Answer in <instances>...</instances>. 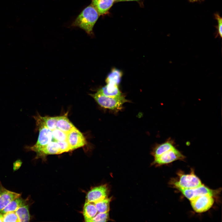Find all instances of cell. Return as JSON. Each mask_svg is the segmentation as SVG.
Segmentation results:
<instances>
[{
    "instance_id": "obj_17",
    "label": "cell",
    "mask_w": 222,
    "mask_h": 222,
    "mask_svg": "<svg viewBox=\"0 0 222 222\" xmlns=\"http://www.w3.org/2000/svg\"><path fill=\"white\" fill-rule=\"evenodd\" d=\"M27 199H24L20 196L11 201L1 212L3 214L9 212H15L21 207L27 204Z\"/></svg>"
},
{
    "instance_id": "obj_5",
    "label": "cell",
    "mask_w": 222,
    "mask_h": 222,
    "mask_svg": "<svg viewBox=\"0 0 222 222\" xmlns=\"http://www.w3.org/2000/svg\"><path fill=\"white\" fill-rule=\"evenodd\" d=\"M178 189L190 201L197 197L203 195H208L213 196L218 192L217 191L211 189L203 184L193 188Z\"/></svg>"
},
{
    "instance_id": "obj_24",
    "label": "cell",
    "mask_w": 222,
    "mask_h": 222,
    "mask_svg": "<svg viewBox=\"0 0 222 222\" xmlns=\"http://www.w3.org/2000/svg\"><path fill=\"white\" fill-rule=\"evenodd\" d=\"M109 213H100L97 214L90 222H106L109 220Z\"/></svg>"
},
{
    "instance_id": "obj_13",
    "label": "cell",
    "mask_w": 222,
    "mask_h": 222,
    "mask_svg": "<svg viewBox=\"0 0 222 222\" xmlns=\"http://www.w3.org/2000/svg\"><path fill=\"white\" fill-rule=\"evenodd\" d=\"M34 118L36 120V125H44L51 131L57 128L56 123L57 116L42 117L39 115L34 117Z\"/></svg>"
},
{
    "instance_id": "obj_8",
    "label": "cell",
    "mask_w": 222,
    "mask_h": 222,
    "mask_svg": "<svg viewBox=\"0 0 222 222\" xmlns=\"http://www.w3.org/2000/svg\"><path fill=\"white\" fill-rule=\"evenodd\" d=\"M67 141L72 150L84 146L87 143L83 134L76 127L67 133Z\"/></svg>"
},
{
    "instance_id": "obj_7",
    "label": "cell",
    "mask_w": 222,
    "mask_h": 222,
    "mask_svg": "<svg viewBox=\"0 0 222 222\" xmlns=\"http://www.w3.org/2000/svg\"><path fill=\"white\" fill-rule=\"evenodd\" d=\"M184 156L175 147L165 152L159 156L154 158L153 163L161 165L168 164L179 160H182Z\"/></svg>"
},
{
    "instance_id": "obj_6",
    "label": "cell",
    "mask_w": 222,
    "mask_h": 222,
    "mask_svg": "<svg viewBox=\"0 0 222 222\" xmlns=\"http://www.w3.org/2000/svg\"><path fill=\"white\" fill-rule=\"evenodd\" d=\"M190 201L193 209L197 213L207 211L212 207L214 202L213 196L208 195L197 197Z\"/></svg>"
},
{
    "instance_id": "obj_3",
    "label": "cell",
    "mask_w": 222,
    "mask_h": 222,
    "mask_svg": "<svg viewBox=\"0 0 222 222\" xmlns=\"http://www.w3.org/2000/svg\"><path fill=\"white\" fill-rule=\"evenodd\" d=\"M36 125L39 132L37 141L33 146L27 147L28 150L35 152L46 145L51 141L53 139L51 130L44 125Z\"/></svg>"
},
{
    "instance_id": "obj_9",
    "label": "cell",
    "mask_w": 222,
    "mask_h": 222,
    "mask_svg": "<svg viewBox=\"0 0 222 222\" xmlns=\"http://www.w3.org/2000/svg\"><path fill=\"white\" fill-rule=\"evenodd\" d=\"M108 191L106 185L94 187L87 194L86 202L94 203L106 198L107 197Z\"/></svg>"
},
{
    "instance_id": "obj_19",
    "label": "cell",
    "mask_w": 222,
    "mask_h": 222,
    "mask_svg": "<svg viewBox=\"0 0 222 222\" xmlns=\"http://www.w3.org/2000/svg\"><path fill=\"white\" fill-rule=\"evenodd\" d=\"M29 208L28 205L27 204L20 207L15 211L19 222L29 221L30 216Z\"/></svg>"
},
{
    "instance_id": "obj_14",
    "label": "cell",
    "mask_w": 222,
    "mask_h": 222,
    "mask_svg": "<svg viewBox=\"0 0 222 222\" xmlns=\"http://www.w3.org/2000/svg\"><path fill=\"white\" fill-rule=\"evenodd\" d=\"M174 141L171 138L165 142L158 144L154 148L152 152L154 158L160 155L165 152L175 147Z\"/></svg>"
},
{
    "instance_id": "obj_2",
    "label": "cell",
    "mask_w": 222,
    "mask_h": 222,
    "mask_svg": "<svg viewBox=\"0 0 222 222\" xmlns=\"http://www.w3.org/2000/svg\"><path fill=\"white\" fill-rule=\"evenodd\" d=\"M89 95L102 107L115 111L121 110L123 104L129 102L123 95L118 97H109L103 95L98 91Z\"/></svg>"
},
{
    "instance_id": "obj_11",
    "label": "cell",
    "mask_w": 222,
    "mask_h": 222,
    "mask_svg": "<svg viewBox=\"0 0 222 222\" xmlns=\"http://www.w3.org/2000/svg\"><path fill=\"white\" fill-rule=\"evenodd\" d=\"M35 152L36 153V158H43L48 155L61 154L59 144L56 141H51Z\"/></svg>"
},
{
    "instance_id": "obj_18",
    "label": "cell",
    "mask_w": 222,
    "mask_h": 222,
    "mask_svg": "<svg viewBox=\"0 0 222 222\" xmlns=\"http://www.w3.org/2000/svg\"><path fill=\"white\" fill-rule=\"evenodd\" d=\"M97 212V210L94 203L85 202L83 211L85 221L90 222Z\"/></svg>"
},
{
    "instance_id": "obj_27",
    "label": "cell",
    "mask_w": 222,
    "mask_h": 222,
    "mask_svg": "<svg viewBox=\"0 0 222 222\" xmlns=\"http://www.w3.org/2000/svg\"><path fill=\"white\" fill-rule=\"evenodd\" d=\"M140 0H118L117 2H127V1H137L138 2Z\"/></svg>"
},
{
    "instance_id": "obj_4",
    "label": "cell",
    "mask_w": 222,
    "mask_h": 222,
    "mask_svg": "<svg viewBox=\"0 0 222 222\" xmlns=\"http://www.w3.org/2000/svg\"><path fill=\"white\" fill-rule=\"evenodd\" d=\"M179 175V180L174 183V185L177 189L193 188L203 184L199 178L193 172L189 174Z\"/></svg>"
},
{
    "instance_id": "obj_25",
    "label": "cell",
    "mask_w": 222,
    "mask_h": 222,
    "mask_svg": "<svg viewBox=\"0 0 222 222\" xmlns=\"http://www.w3.org/2000/svg\"><path fill=\"white\" fill-rule=\"evenodd\" d=\"M57 142L59 146L61 154L72 150L67 140L58 141Z\"/></svg>"
},
{
    "instance_id": "obj_22",
    "label": "cell",
    "mask_w": 222,
    "mask_h": 222,
    "mask_svg": "<svg viewBox=\"0 0 222 222\" xmlns=\"http://www.w3.org/2000/svg\"><path fill=\"white\" fill-rule=\"evenodd\" d=\"M51 131L53 138L55 141L58 142L67 140V133L57 128Z\"/></svg>"
},
{
    "instance_id": "obj_30",
    "label": "cell",
    "mask_w": 222,
    "mask_h": 222,
    "mask_svg": "<svg viewBox=\"0 0 222 222\" xmlns=\"http://www.w3.org/2000/svg\"><path fill=\"white\" fill-rule=\"evenodd\" d=\"M118 0H114L115 2H117Z\"/></svg>"
},
{
    "instance_id": "obj_23",
    "label": "cell",
    "mask_w": 222,
    "mask_h": 222,
    "mask_svg": "<svg viewBox=\"0 0 222 222\" xmlns=\"http://www.w3.org/2000/svg\"><path fill=\"white\" fill-rule=\"evenodd\" d=\"M3 222H19L15 212H9L3 214Z\"/></svg>"
},
{
    "instance_id": "obj_20",
    "label": "cell",
    "mask_w": 222,
    "mask_h": 222,
    "mask_svg": "<svg viewBox=\"0 0 222 222\" xmlns=\"http://www.w3.org/2000/svg\"><path fill=\"white\" fill-rule=\"evenodd\" d=\"M122 74V72L119 70L113 69L106 78V83L113 84L118 85L121 81Z\"/></svg>"
},
{
    "instance_id": "obj_16",
    "label": "cell",
    "mask_w": 222,
    "mask_h": 222,
    "mask_svg": "<svg viewBox=\"0 0 222 222\" xmlns=\"http://www.w3.org/2000/svg\"><path fill=\"white\" fill-rule=\"evenodd\" d=\"M56 125L57 128L67 133L75 127L67 115L57 116Z\"/></svg>"
},
{
    "instance_id": "obj_26",
    "label": "cell",
    "mask_w": 222,
    "mask_h": 222,
    "mask_svg": "<svg viewBox=\"0 0 222 222\" xmlns=\"http://www.w3.org/2000/svg\"><path fill=\"white\" fill-rule=\"evenodd\" d=\"M215 17L218 22V33L220 36L221 38L222 36V20L221 17L218 14H216Z\"/></svg>"
},
{
    "instance_id": "obj_10",
    "label": "cell",
    "mask_w": 222,
    "mask_h": 222,
    "mask_svg": "<svg viewBox=\"0 0 222 222\" xmlns=\"http://www.w3.org/2000/svg\"><path fill=\"white\" fill-rule=\"evenodd\" d=\"M21 196V194L8 190L0 182V212L12 200Z\"/></svg>"
},
{
    "instance_id": "obj_29",
    "label": "cell",
    "mask_w": 222,
    "mask_h": 222,
    "mask_svg": "<svg viewBox=\"0 0 222 222\" xmlns=\"http://www.w3.org/2000/svg\"><path fill=\"white\" fill-rule=\"evenodd\" d=\"M191 0V1H192V2H194V1H198V0Z\"/></svg>"
},
{
    "instance_id": "obj_1",
    "label": "cell",
    "mask_w": 222,
    "mask_h": 222,
    "mask_svg": "<svg viewBox=\"0 0 222 222\" xmlns=\"http://www.w3.org/2000/svg\"><path fill=\"white\" fill-rule=\"evenodd\" d=\"M99 15L96 9L91 4L90 5L83 10L72 26L78 27L88 35H92L93 28Z\"/></svg>"
},
{
    "instance_id": "obj_12",
    "label": "cell",
    "mask_w": 222,
    "mask_h": 222,
    "mask_svg": "<svg viewBox=\"0 0 222 222\" xmlns=\"http://www.w3.org/2000/svg\"><path fill=\"white\" fill-rule=\"evenodd\" d=\"M115 2L114 0H91V5L99 15L107 14Z\"/></svg>"
},
{
    "instance_id": "obj_15",
    "label": "cell",
    "mask_w": 222,
    "mask_h": 222,
    "mask_svg": "<svg viewBox=\"0 0 222 222\" xmlns=\"http://www.w3.org/2000/svg\"><path fill=\"white\" fill-rule=\"evenodd\" d=\"M98 91L105 96L109 97H118L123 95L118 85L114 84L108 83Z\"/></svg>"
},
{
    "instance_id": "obj_21",
    "label": "cell",
    "mask_w": 222,
    "mask_h": 222,
    "mask_svg": "<svg viewBox=\"0 0 222 222\" xmlns=\"http://www.w3.org/2000/svg\"><path fill=\"white\" fill-rule=\"evenodd\" d=\"M111 198L107 197L94 203L98 212L105 213L109 212Z\"/></svg>"
},
{
    "instance_id": "obj_28",
    "label": "cell",
    "mask_w": 222,
    "mask_h": 222,
    "mask_svg": "<svg viewBox=\"0 0 222 222\" xmlns=\"http://www.w3.org/2000/svg\"><path fill=\"white\" fill-rule=\"evenodd\" d=\"M3 214L0 212V222H3Z\"/></svg>"
}]
</instances>
